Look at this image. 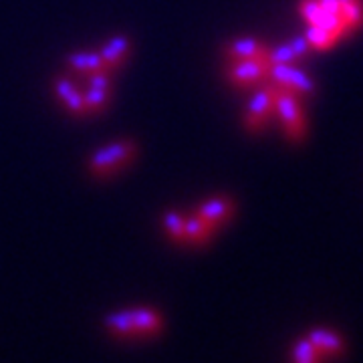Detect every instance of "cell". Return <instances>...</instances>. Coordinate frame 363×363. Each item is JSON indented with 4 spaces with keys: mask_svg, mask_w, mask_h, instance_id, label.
Instances as JSON below:
<instances>
[{
    "mask_svg": "<svg viewBox=\"0 0 363 363\" xmlns=\"http://www.w3.org/2000/svg\"><path fill=\"white\" fill-rule=\"evenodd\" d=\"M298 13L309 25H323L325 16H327L317 0H301L298 2Z\"/></svg>",
    "mask_w": 363,
    "mask_h": 363,
    "instance_id": "obj_18",
    "label": "cell"
},
{
    "mask_svg": "<svg viewBox=\"0 0 363 363\" xmlns=\"http://www.w3.org/2000/svg\"><path fill=\"white\" fill-rule=\"evenodd\" d=\"M341 23H343V30L345 35L357 30L363 23V0H351L347 4H341Z\"/></svg>",
    "mask_w": 363,
    "mask_h": 363,
    "instance_id": "obj_14",
    "label": "cell"
},
{
    "mask_svg": "<svg viewBox=\"0 0 363 363\" xmlns=\"http://www.w3.org/2000/svg\"><path fill=\"white\" fill-rule=\"evenodd\" d=\"M109 97H111V91L109 89H93L89 87V91L83 95V101H85V111L87 113H99L104 111L105 105L109 104Z\"/></svg>",
    "mask_w": 363,
    "mask_h": 363,
    "instance_id": "obj_16",
    "label": "cell"
},
{
    "mask_svg": "<svg viewBox=\"0 0 363 363\" xmlns=\"http://www.w3.org/2000/svg\"><path fill=\"white\" fill-rule=\"evenodd\" d=\"M341 4H347V2H351V0H339Z\"/></svg>",
    "mask_w": 363,
    "mask_h": 363,
    "instance_id": "obj_24",
    "label": "cell"
},
{
    "mask_svg": "<svg viewBox=\"0 0 363 363\" xmlns=\"http://www.w3.org/2000/svg\"><path fill=\"white\" fill-rule=\"evenodd\" d=\"M319 6L323 9L325 14H333V16H339L341 13V2L339 0H317Z\"/></svg>",
    "mask_w": 363,
    "mask_h": 363,
    "instance_id": "obj_23",
    "label": "cell"
},
{
    "mask_svg": "<svg viewBox=\"0 0 363 363\" xmlns=\"http://www.w3.org/2000/svg\"><path fill=\"white\" fill-rule=\"evenodd\" d=\"M269 81L281 89L295 93L301 99L311 97L317 93V83L303 69L295 65H271Z\"/></svg>",
    "mask_w": 363,
    "mask_h": 363,
    "instance_id": "obj_6",
    "label": "cell"
},
{
    "mask_svg": "<svg viewBox=\"0 0 363 363\" xmlns=\"http://www.w3.org/2000/svg\"><path fill=\"white\" fill-rule=\"evenodd\" d=\"M138 154V143L131 140H121V142L109 143L101 147L99 152H95L91 156L87 169L93 178L101 180V178H109L117 174L121 168H125L131 164V160Z\"/></svg>",
    "mask_w": 363,
    "mask_h": 363,
    "instance_id": "obj_2",
    "label": "cell"
},
{
    "mask_svg": "<svg viewBox=\"0 0 363 363\" xmlns=\"http://www.w3.org/2000/svg\"><path fill=\"white\" fill-rule=\"evenodd\" d=\"M291 49H293V52H295V57H297V61H303L309 52L313 51V47L309 45V40H307V37H297V39H293L291 43Z\"/></svg>",
    "mask_w": 363,
    "mask_h": 363,
    "instance_id": "obj_22",
    "label": "cell"
},
{
    "mask_svg": "<svg viewBox=\"0 0 363 363\" xmlns=\"http://www.w3.org/2000/svg\"><path fill=\"white\" fill-rule=\"evenodd\" d=\"M274 97H277V85L271 81L269 83L264 81V85L250 97L245 111V130L248 133H259L267 125L269 117L274 113Z\"/></svg>",
    "mask_w": 363,
    "mask_h": 363,
    "instance_id": "obj_5",
    "label": "cell"
},
{
    "mask_svg": "<svg viewBox=\"0 0 363 363\" xmlns=\"http://www.w3.org/2000/svg\"><path fill=\"white\" fill-rule=\"evenodd\" d=\"M234 214V202L228 196H218L204 202L202 206L198 208L196 216H200L202 220L208 222L212 228H220L222 224L233 218Z\"/></svg>",
    "mask_w": 363,
    "mask_h": 363,
    "instance_id": "obj_7",
    "label": "cell"
},
{
    "mask_svg": "<svg viewBox=\"0 0 363 363\" xmlns=\"http://www.w3.org/2000/svg\"><path fill=\"white\" fill-rule=\"evenodd\" d=\"M67 67L81 75H91L104 69V59L99 52H73L67 57Z\"/></svg>",
    "mask_w": 363,
    "mask_h": 363,
    "instance_id": "obj_12",
    "label": "cell"
},
{
    "mask_svg": "<svg viewBox=\"0 0 363 363\" xmlns=\"http://www.w3.org/2000/svg\"><path fill=\"white\" fill-rule=\"evenodd\" d=\"M305 37H307L309 45L313 47V51H327V49H331L339 39L335 33H331L329 28H325V26L321 25H309V30H307Z\"/></svg>",
    "mask_w": 363,
    "mask_h": 363,
    "instance_id": "obj_15",
    "label": "cell"
},
{
    "mask_svg": "<svg viewBox=\"0 0 363 363\" xmlns=\"http://www.w3.org/2000/svg\"><path fill=\"white\" fill-rule=\"evenodd\" d=\"M109 71H105V69H101V71H95V73H91V75H87V81H89V87H93V89H109L111 91V81H109Z\"/></svg>",
    "mask_w": 363,
    "mask_h": 363,
    "instance_id": "obj_21",
    "label": "cell"
},
{
    "mask_svg": "<svg viewBox=\"0 0 363 363\" xmlns=\"http://www.w3.org/2000/svg\"><path fill=\"white\" fill-rule=\"evenodd\" d=\"M269 47L257 39H236L224 45V55L228 61H242V59H259L267 57Z\"/></svg>",
    "mask_w": 363,
    "mask_h": 363,
    "instance_id": "obj_9",
    "label": "cell"
},
{
    "mask_svg": "<svg viewBox=\"0 0 363 363\" xmlns=\"http://www.w3.org/2000/svg\"><path fill=\"white\" fill-rule=\"evenodd\" d=\"M271 65L267 61V57L259 59H242V61H230L226 65V81L234 87H255L264 81H269Z\"/></svg>",
    "mask_w": 363,
    "mask_h": 363,
    "instance_id": "obj_4",
    "label": "cell"
},
{
    "mask_svg": "<svg viewBox=\"0 0 363 363\" xmlns=\"http://www.w3.org/2000/svg\"><path fill=\"white\" fill-rule=\"evenodd\" d=\"M55 91H57V95L61 97V101L71 109V113H73V116H87L83 95L79 93L77 87L73 85V81H71V79H67V77L55 79Z\"/></svg>",
    "mask_w": 363,
    "mask_h": 363,
    "instance_id": "obj_11",
    "label": "cell"
},
{
    "mask_svg": "<svg viewBox=\"0 0 363 363\" xmlns=\"http://www.w3.org/2000/svg\"><path fill=\"white\" fill-rule=\"evenodd\" d=\"M293 359H295V363H319L321 362L319 353L315 351V347L311 345V341H309L307 337L298 339L297 343H295V347H293Z\"/></svg>",
    "mask_w": 363,
    "mask_h": 363,
    "instance_id": "obj_19",
    "label": "cell"
},
{
    "mask_svg": "<svg viewBox=\"0 0 363 363\" xmlns=\"http://www.w3.org/2000/svg\"><path fill=\"white\" fill-rule=\"evenodd\" d=\"M274 113L281 117L286 140L291 143H301L307 135V119L303 113L301 97L291 91L277 87L274 97Z\"/></svg>",
    "mask_w": 363,
    "mask_h": 363,
    "instance_id": "obj_3",
    "label": "cell"
},
{
    "mask_svg": "<svg viewBox=\"0 0 363 363\" xmlns=\"http://www.w3.org/2000/svg\"><path fill=\"white\" fill-rule=\"evenodd\" d=\"M214 233H216V228H212L200 216H192L186 220V242L188 245H196V247L208 245Z\"/></svg>",
    "mask_w": 363,
    "mask_h": 363,
    "instance_id": "obj_13",
    "label": "cell"
},
{
    "mask_svg": "<svg viewBox=\"0 0 363 363\" xmlns=\"http://www.w3.org/2000/svg\"><path fill=\"white\" fill-rule=\"evenodd\" d=\"M307 339L311 341V345L319 353L321 359L323 357H337L345 351V343H343L341 335H337L331 329H323V327L313 329L311 333L307 335Z\"/></svg>",
    "mask_w": 363,
    "mask_h": 363,
    "instance_id": "obj_8",
    "label": "cell"
},
{
    "mask_svg": "<svg viewBox=\"0 0 363 363\" xmlns=\"http://www.w3.org/2000/svg\"><path fill=\"white\" fill-rule=\"evenodd\" d=\"M105 329L116 337H156L164 327V319L156 309L138 307L111 313L105 317Z\"/></svg>",
    "mask_w": 363,
    "mask_h": 363,
    "instance_id": "obj_1",
    "label": "cell"
},
{
    "mask_svg": "<svg viewBox=\"0 0 363 363\" xmlns=\"http://www.w3.org/2000/svg\"><path fill=\"white\" fill-rule=\"evenodd\" d=\"M267 61H269V65H295V63H298L297 57H295V52H293L289 43L277 47V49H269V52H267Z\"/></svg>",
    "mask_w": 363,
    "mask_h": 363,
    "instance_id": "obj_20",
    "label": "cell"
},
{
    "mask_svg": "<svg viewBox=\"0 0 363 363\" xmlns=\"http://www.w3.org/2000/svg\"><path fill=\"white\" fill-rule=\"evenodd\" d=\"M164 226L178 245H186V220L178 212H166L164 214Z\"/></svg>",
    "mask_w": 363,
    "mask_h": 363,
    "instance_id": "obj_17",
    "label": "cell"
},
{
    "mask_svg": "<svg viewBox=\"0 0 363 363\" xmlns=\"http://www.w3.org/2000/svg\"><path fill=\"white\" fill-rule=\"evenodd\" d=\"M99 55H101V59H104L105 71L113 73L116 69H119V67L125 63V59H128V55H130V40H128V37H123V35L113 37V39L109 40L104 49H101Z\"/></svg>",
    "mask_w": 363,
    "mask_h": 363,
    "instance_id": "obj_10",
    "label": "cell"
}]
</instances>
